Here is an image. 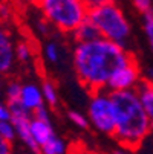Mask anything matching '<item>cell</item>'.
<instances>
[{
  "label": "cell",
  "instance_id": "cell-8",
  "mask_svg": "<svg viewBox=\"0 0 153 154\" xmlns=\"http://www.w3.org/2000/svg\"><path fill=\"white\" fill-rule=\"evenodd\" d=\"M14 61V52H12V43L9 35L0 28V73L8 72Z\"/></svg>",
  "mask_w": 153,
  "mask_h": 154
},
{
  "label": "cell",
  "instance_id": "cell-14",
  "mask_svg": "<svg viewBox=\"0 0 153 154\" xmlns=\"http://www.w3.org/2000/svg\"><path fill=\"white\" fill-rule=\"evenodd\" d=\"M144 29L150 43V48L153 49V9L151 8L144 12Z\"/></svg>",
  "mask_w": 153,
  "mask_h": 154
},
{
  "label": "cell",
  "instance_id": "cell-3",
  "mask_svg": "<svg viewBox=\"0 0 153 154\" xmlns=\"http://www.w3.org/2000/svg\"><path fill=\"white\" fill-rule=\"evenodd\" d=\"M45 17L63 32H72L87 17L83 0H40Z\"/></svg>",
  "mask_w": 153,
  "mask_h": 154
},
{
  "label": "cell",
  "instance_id": "cell-15",
  "mask_svg": "<svg viewBox=\"0 0 153 154\" xmlns=\"http://www.w3.org/2000/svg\"><path fill=\"white\" fill-rule=\"evenodd\" d=\"M41 93H43V98H45L51 105H55L57 104V93H55V87L52 85L51 81H45L43 82V87H41Z\"/></svg>",
  "mask_w": 153,
  "mask_h": 154
},
{
  "label": "cell",
  "instance_id": "cell-17",
  "mask_svg": "<svg viewBox=\"0 0 153 154\" xmlns=\"http://www.w3.org/2000/svg\"><path fill=\"white\" fill-rule=\"evenodd\" d=\"M20 93H21V85H20V84H17V82L9 84V85H8V92H6V95H8V102H11V101H18V99H20Z\"/></svg>",
  "mask_w": 153,
  "mask_h": 154
},
{
  "label": "cell",
  "instance_id": "cell-23",
  "mask_svg": "<svg viewBox=\"0 0 153 154\" xmlns=\"http://www.w3.org/2000/svg\"><path fill=\"white\" fill-rule=\"evenodd\" d=\"M133 3H135L136 9L141 12H145L151 8V0H133Z\"/></svg>",
  "mask_w": 153,
  "mask_h": 154
},
{
  "label": "cell",
  "instance_id": "cell-26",
  "mask_svg": "<svg viewBox=\"0 0 153 154\" xmlns=\"http://www.w3.org/2000/svg\"><path fill=\"white\" fill-rule=\"evenodd\" d=\"M38 28H40V31H41L43 34H46V32H48V28H46V25H45V23H40V25H38Z\"/></svg>",
  "mask_w": 153,
  "mask_h": 154
},
{
  "label": "cell",
  "instance_id": "cell-21",
  "mask_svg": "<svg viewBox=\"0 0 153 154\" xmlns=\"http://www.w3.org/2000/svg\"><path fill=\"white\" fill-rule=\"evenodd\" d=\"M32 113H34V118H35V119L49 121V116H48V112H46L45 105H40V107H37L35 110H32Z\"/></svg>",
  "mask_w": 153,
  "mask_h": 154
},
{
  "label": "cell",
  "instance_id": "cell-28",
  "mask_svg": "<svg viewBox=\"0 0 153 154\" xmlns=\"http://www.w3.org/2000/svg\"><path fill=\"white\" fill-rule=\"evenodd\" d=\"M113 154H127L124 149H116V151H113Z\"/></svg>",
  "mask_w": 153,
  "mask_h": 154
},
{
  "label": "cell",
  "instance_id": "cell-9",
  "mask_svg": "<svg viewBox=\"0 0 153 154\" xmlns=\"http://www.w3.org/2000/svg\"><path fill=\"white\" fill-rule=\"evenodd\" d=\"M20 102L23 104L29 112H32L37 107L43 105V93L34 84L23 85L21 87V93H20Z\"/></svg>",
  "mask_w": 153,
  "mask_h": 154
},
{
  "label": "cell",
  "instance_id": "cell-5",
  "mask_svg": "<svg viewBox=\"0 0 153 154\" xmlns=\"http://www.w3.org/2000/svg\"><path fill=\"white\" fill-rule=\"evenodd\" d=\"M89 119L106 134H113L115 130V116H113V105L109 95L95 93L89 104Z\"/></svg>",
  "mask_w": 153,
  "mask_h": 154
},
{
  "label": "cell",
  "instance_id": "cell-1",
  "mask_svg": "<svg viewBox=\"0 0 153 154\" xmlns=\"http://www.w3.org/2000/svg\"><path fill=\"white\" fill-rule=\"evenodd\" d=\"M132 58L135 57L124 51L121 45L101 37L83 41L75 48L74 67L81 85L95 95L107 85L112 73Z\"/></svg>",
  "mask_w": 153,
  "mask_h": 154
},
{
  "label": "cell",
  "instance_id": "cell-10",
  "mask_svg": "<svg viewBox=\"0 0 153 154\" xmlns=\"http://www.w3.org/2000/svg\"><path fill=\"white\" fill-rule=\"evenodd\" d=\"M75 32V38L78 43H83V41H92V40H97V38H101V32L100 29L97 28V25L94 21L86 17L81 23L78 25V28L74 31Z\"/></svg>",
  "mask_w": 153,
  "mask_h": 154
},
{
  "label": "cell",
  "instance_id": "cell-12",
  "mask_svg": "<svg viewBox=\"0 0 153 154\" xmlns=\"http://www.w3.org/2000/svg\"><path fill=\"white\" fill-rule=\"evenodd\" d=\"M136 95L145 110L147 116L153 121V81H142L138 84V90H136Z\"/></svg>",
  "mask_w": 153,
  "mask_h": 154
},
{
  "label": "cell",
  "instance_id": "cell-18",
  "mask_svg": "<svg viewBox=\"0 0 153 154\" xmlns=\"http://www.w3.org/2000/svg\"><path fill=\"white\" fill-rule=\"evenodd\" d=\"M69 118H71V121H72L74 124H77L80 128H87V127H89V121H87V118L83 116V115L78 113V112H69Z\"/></svg>",
  "mask_w": 153,
  "mask_h": 154
},
{
  "label": "cell",
  "instance_id": "cell-29",
  "mask_svg": "<svg viewBox=\"0 0 153 154\" xmlns=\"http://www.w3.org/2000/svg\"><path fill=\"white\" fill-rule=\"evenodd\" d=\"M32 2H35V3H38V2H40V0H32Z\"/></svg>",
  "mask_w": 153,
  "mask_h": 154
},
{
  "label": "cell",
  "instance_id": "cell-2",
  "mask_svg": "<svg viewBox=\"0 0 153 154\" xmlns=\"http://www.w3.org/2000/svg\"><path fill=\"white\" fill-rule=\"evenodd\" d=\"M109 96L113 105L115 139L126 149H136L151 130V119L132 89L112 90Z\"/></svg>",
  "mask_w": 153,
  "mask_h": 154
},
{
  "label": "cell",
  "instance_id": "cell-27",
  "mask_svg": "<svg viewBox=\"0 0 153 154\" xmlns=\"http://www.w3.org/2000/svg\"><path fill=\"white\" fill-rule=\"evenodd\" d=\"M148 81H153V69H150L148 70V78H147Z\"/></svg>",
  "mask_w": 153,
  "mask_h": 154
},
{
  "label": "cell",
  "instance_id": "cell-7",
  "mask_svg": "<svg viewBox=\"0 0 153 154\" xmlns=\"http://www.w3.org/2000/svg\"><path fill=\"white\" fill-rule=\"evenodd\" d=\"M15 128V133L20 136V139L23 140L32 151H38L40 145L34 140L32 133H31V119H29V113H18V115H11L9 119Z\"/></svg>",
  "mask_w": 153,
  "mask_h": 154
},
{
  "label": "cell",
  "instance_id": "cell-11",
  "mask_svg": "<svg viewBox=\"0 0 153 154\" xmlns=\"http://www.w3.org/2000/svg\"><path fill=\"white\" fill-rule=\"evenodd\" d=\"M31 133L34 140L38 145H43L48 139H51L54 136V130L51 127L49 121H41V119H32L31 121Z\"/></svg>",
  "mask_w": 153,
  "mask_h": 154
},
{
  "label": "cell",
  "instance_id": "cell-16",
  "mask_svg": "<svg viewBox=\"0 0 153 154\" xmlns=\"http://www.w3.org/2000/svg\"><path fill=\"white\" fill-rule=\"evenodd\" d=\"M15 136V128L9 121H0V137H3L8 142H12Z\"/></svg>",
  "mask_w": 153,
  "mask_h": 154
},
{
  "label": "cell",
  "instance_id": "cell-13",
  "mask_svg": "<svg viewBox=\"0 0 153 154\" xmlns=\"http://www.w3.org/2000/svg\"><path fill=\"white\" fill-rule=\"evenodd\" d=\"M40 149L43 154H64V151H66V146H64L63 140L58 139L55 134L48 139L43 145H40Z\"/></svg>",
  "mask_w": 153,
  "mask_h": 154
},
{
  "label": "cell",
  "instance_id": "cell-22",
  "mask_svg": "<svg viewBox=\"0 0 153 154\" xmlns=\"http://www.w3.org/2000/svg\"><path fill=\"white\" fill-rule=\"evenodd\" d=\"M46 55L51 61H57L58 60V49H57V45L54 43H49L48 48H46Z\"/></svg>",
  "mask_w": 153,
  "mask_h": 154
},
{
  "label": "cell",
  "instance_id": "cell-20",
  "mask_svg": "<svg viewBox=\"0 0 153 154\" xmlns=\"http://www.w3.org/2000/svg\"><path fill=\"white\" fill-rule=\"evenodd\" d=\"M110 2H113V0H83V3H84L87 12L95 9V8H98V6H103L106 3H110Z\"/></svg>",
  "mask_w": 153,
  "mask_h": 154
},
{
  "label": "cell",
  "instance_id": "cell-25",
  "mask_svg": "<svg viewBox=\"0 0 153 154\" xmlns=\"http://www.w3.org/2000/svg\"><path fill=\"white\" fill-rule=\"evenodd\" d=\"M9 119H11L9 108H6L5 105L0 104V121H9Z\"/></svg>",
  "mask_w": 153,
  "mask_h": 154
},
{
  "label": "cell",
  "instance_id": "cell-6",
  "mask_svg": "<svg viewBox=\"0 0 153 154\" xmlns=\"http://www.w3.org/2000/svg\"><path fill=\"white\" fill-rule=\"evenodd\" d=\"M138 81H139V69L136 60L132 58L127 64L118 67L112 73V76L107 81V87L110 90H127L136 85Z\"/></svg>",
  "mask_w": 153,
  "mask_h": 154
},
{
  "label": "cell",
  "instance_id": "cell-24",
  "mask_svg": "<svg viewBox=\"0 0 153 154\" xmlns=\"http://www.w3.org/2000/svg\"><path fill=\"white\" fill-rule=\"evenodd\" d=\"M0 154H11V142L0 137Z\"/></svg>",
  "mask_w": 153,
  "mask_h": 154
},
{
  "label": "cell",
  "instance_id": "cell-19",
  "mask_svg": "<svg viewBox=\"0 0 153 154\" xmlns=\"http://www.w3.org/2000/svg\"><path fill=\"white\" fill-rule=\"evenodd\" d=\"M15 54H17L18 60H21V61L28 60V58H29V55H31V52H29V48H28V45H26V43H20V45L17 46V49H15Z\"/></svg>",
  "mask_w": 153,
  "mask_h": 154
},
{
  "label": "cell",
  "instance_id": "cell-4",
  "mask_svg": "<svg viewBox=\"0 0 153 154\" xmlns=\"http://www.w3.org/2000/svg\"><path fill=\"white\" fill-rule=\"evenodd\" d=\"M87 17L97 25L103 38L112 40L121 46L130 34V26L127 23L124 14L120 11V8L113 5V2L89 11Z\"/></svg>",
  "mask_w": 153,
  "mask_h": 154
}]
</instances>
